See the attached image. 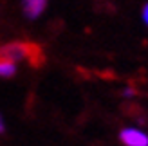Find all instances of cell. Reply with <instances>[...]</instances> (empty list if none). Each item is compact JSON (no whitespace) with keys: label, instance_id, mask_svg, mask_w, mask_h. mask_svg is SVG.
Here are the masks:
<instances>
[{"label":"cell","instance_id":"1","mask_svg":"<svg viewBox=\"0 0 148 146\" xmlns=\"http://www.w3.org/2000/svg\"><path fill=\"white\" fill-rule=\"evenodd\" d=\"M0 56L7 58V60L18 61V60H27L33 65H38L42 61V50L38 45L34 43H27V42H13L7 45L0 47Z\"/></svg>","mask_w":148,"mask_h":146},{"label":"cell","instance_id":"2","mask_svg":"<svg viewBox=\"0 0 148 146\" xmlns=\"http://www.w3.org/2000/svg\"><path fill=\"white\" fill-rule=\"evenodd\" d=\"M119 141L125 146H148V135L139 128H123Z\"/></svg>","mask_w":148,"mask_h":146},{"label":"cell","instance_id":"3","mask_svg":"<svg viewBox=\"0 0 148 146\" xmlns=\"http://www.w3.org/2000/svg\"><path fill=\"white\" fill-rule=\"evenodd\" d=\"M47 5V0H22V9L27 18H38Z\"/></svg>","mask_w":148,"mask_h":146},{"label":"cell","instance_id":"4","mask_svg":"<svg viewBox=\"0 0 148 146\" xmlns=\"http://www.w3.org/2000/svg\"><path fill=\"white\" fill-rule=\"evenodd\" d=\"M14 72H16V63L0 56V78H11L14 76Z\"/></svg>","mask_w":148,"mask_h":146},{"label":"cell","instance_id":"5","mask_svg":"<svg viewBox=\"0 0 148 146\" xmlns=\"http://www.w3.org/2000/svg\"><path fill=\"white\" fill-rule=\"evenodd\" d=\"M123 98H134V90H132V89H125L123 90Z\"/></svg>","mask_w":148,"mask_h":146},{"label":"cell","instance_id":"6","mask_svg":"<svg viewBox=\"0 0 148 146\" xmlns=\"http://www.w3.org/2000/svg\"><path fill=\"white\" fill-rule=\"evenodd\" d=\"M143 20H145V24L148 25V4L143 7Z\"/></svg>","mask_w":148,"mask_h":146},{"label":"cell","instance_id":"7","mask_svg":"<svg viewBox=\"0 0 148 146\" xmlns=\"http://www.w3.org/2000/svg\"><path fill=\"white\" fill-rule=\"evenodd\" d=\"M4 132V121H2V115H0V134Z\"/></svg>","mask_w":148,"mask_h":146}]
</instances>
